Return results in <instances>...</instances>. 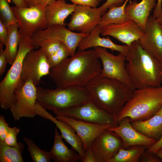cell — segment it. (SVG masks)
Masks as SVG:
<instances>
[{
	"instance_id": "f35d334b",
	"label": "cell",
	"mask_w": 162,
	"mask_h": 162,
	"mask_svg": "<svg viewBox=\"0 0 162 162\" xmlns=\"http://www.w3.org/2000/svg\"><path fill=\"white\" fill-rule=\"evenodd\" d=\"M8 63L5 53L2 48L0 49V75L2 76L5 71Z\"/></svg>"
},
{
	"instance_id": "9c48e42d",
	"label": "cell",
	"mask_w": 162,
	"mask_h": 162,
	"mask_svg": "<svg viewBox=\"0 0 162 162\" xmlns=\"http://www.w3.org/2000/svg\"><path fill=\"white\" fill-rule=\"evenodd\" d=\"M53 112L56 115L88 123L109 125L111 128L118 126L115 116L100 108L91 100L76 107Z\"/></svg>"
},
{
	"instance_id": "bcb514c9",
	"label": "cell",
	"mask_w": 162,
	"mask_h": 162,
	"mask_svg": "<svg viewBox=\"0 0 162 162\" xmlns=\"http://www.w3.org/2000/svg\"><path fill=\"white\" fill-rule=\"evenodd\" d=\"M154 154L162 159V147L158 149Z\"/></svg>"
},
{
	"instance_id": "8d00e7d4",
	"label": "cell",
	"mask_w": 162,
	"mask_h": 162,
	"mask_svg": "<svg viewBox=\"0 0 162 162\" xmlns=\"http://www.w3.org/2000/svg\"><path fill=\"white\" fill-rule=\"evenodd\" d=\"M73 4L76 5H82L97 8L102 0H70Z\"/></svg>"
},
{
	"instance_id": "603a6c76",
	"label": "cell",
	"mask_w": 162,
	"mask_h": 162,
	"mask_svg": "<svg viewBox=\"0 0 162 162\" xmlns=\"http://www.w3.org/2000/svg\"><path fill=\"white\" fill-rule=\"evenodd\" d=\"M57 127L55 128L54 140L52 148L49 152L51 158L55 162H76L80 157L73 149L68 148L64 144Z\"/></svg>"
},
{
	"instance_id": "74e56055",
	"label": "cell",
	"mask_w": 162,
	"mask_h": 162,
	"mask_svg": "<svg viewBox=\"0 0 162 162\" xmlns=\"http://www.w3.org/2000/svg\"><path fill=\"white\" fill-rule=\"evenodd\" d=\"M8 35V27L3 24L0 19V44L5 45Z\"/></svg>"
},
{
	"instance_id": "7a4b0ae2",
	"label": "cell",
	"mask_w": 162,
	"mask_h": 162,
	"mask_svg": "<svg viewBox=\"0 0 162 162\" xmlns=\"http://www.w3.org/2000/svg\"><path fill=\"white\" fill-rule=\"evenodd\" d=\"M125 56L126 68L135 90L161 86L162 63L146 52L138 40L129 46Z\"/></svg>"
},
{
	"instance_id": "52a82bcc",
	"label": "cell",
	"mask_w": 162,
	"mask_h": 162,
	"mask_svg": "<svg viewBox=\"0 0 162 162\" xmlns=\"http://www.w3.org/2000/svg\"><path fill=\"white\" fill-rule=\"evenodd\" d=\"M45 7L37 4L28 7H11L18 21V31L21 36L31 38L35 32L48 28L45 16Z\"/></svg>"
},
{
	"instance_id": "44dd1931",
	"label": "cell",
	"mask_w": 162,
	"mask_h": 162,
	"mask_svg": "<svg viewBox=\"0 0 162 162\" xmlns=\"http://www.w3.org/2000/svg\"><path fill=\"white\" fill-rule=\"evenodd\" d=\"M76 5L66 3L65 0H56L46 5L44 14L48 27L55 25L65 26V19L73 12Z\"/></svg>"
},
{
	"instance_id": "b9f144b4",
	"label": "cell",
	"mask_w": 162,
	"mask_h": 162,
	"mask_svg": "<svg viewBox=\"0 0 162 162\" xmlns=\"http://www.w3.org/2000/svg\"><path fill=\"white\" fill-rule=\"evenodd\" d=\"M162 0H158L156 5L152 16L155 18H157L159 16L162 11Z\"/></svg>"
},
{
	"instance_id": "d590c367",
	"label": "cell",
	"mask_w": 162,
	"mask_h": 162,
	"mask_svg": "<svg viewBox=\"0 0 162 162\" xmlns=\"http://www.w3.org/2000/svg\"><path fill=\"white\" fill-rule=\"evenodd\" d=\"M140 160L141 162H162L161 159L146 151L142 154Z\"/></svg>"
},
{
	"instance_id": "d6a6232c",
	"label": "cell",
	"mask_w": 162,
	"mask_h": 162,
	"mask_svg": "<svg viewBox=\"0 0 162 162\" xmlns=\"http://www.w3.org/2000/svg\"><path fill=\"white\" fill-rule=\"evenodd\" d=\"M20 131V129L16 126L10 127L4 140V142L10 146H16L18 143L17 141V136Z\"/></svg>"
},
{
	"instance_id": "2e32d148",
	"label": "cell",
	"mask_w": 162,
	"mask_h": 162,
	"mask_svg": "<svg viewBox=\"0 0 162 162\" xmlns=\"http://www.w3.org/2000/svg\"><path fill=\"white\" fill-rule=\"evenodd\" d=\"M55 118L71 126L81 139L85 152L91 147L95 139L105 130L110 128L109 125L95 124L77 120L62 115L57 114Z\"/></svg>"
},
{
	"instance_id": "484cf974",
	"label": "cell",
	"mask_w": 162,
	"mask_h": 162,
	"mask_svg": "<svg viewBox=\"0 0 162 162\" xmlns=\"http://www.w3.org/2000/svg\"><path fill=\"white\" fill-rule=\"evenodd\" d=\"M18 23L10 26L8 27V35L4 50L8 63L11 65L16 56L21 36L18 30Z\"/></svg>"
},
{
	"instance_id": "c3c4849f",
	"label": "cell",
	"mask_w": 162,
	"mask_h": 162,
	"mask_svg": "<svg viewBox=\"0 0 162 162\" xmlns=\"http://www.w3.org/2000/svg\"><path fill=\"white\" fill-rule=\"evenodd\" d=\"M155 114L159 115L162 117V106Z\"/></svg>"
},
{
	"instance_id": "cb8c5ba5",
	"label": "cell",
	"mask_w": 162,
	"mask_h": 162,
	"mask_svg": "<svg viewBox=\"0 0 162 162\" xmlns=\"http://www.w3.org/2000/svg\"><path fill=\"white\" fill-rule=\"evenodd\" d=\"M130 124L137 131L157 141L162 137V117L159 115L146 120L131 122Z\"/></svg>"
},
{
	"instance_id": "1f68e13d",
	"label": "cell",
	"mask_w": 162,
	"mask_h": 162,
	"mask_svg": "<svg viewBox=\"0 0 162 162\" xmlns=\"http://www.w3.org/2000/svg\"><path fill=\"white\" fill-rule=\"evenodd\" d=\"M68 56H70V54L68 49L63 44L58 52L47 59L51 68L58 64Z\"/></svg>"
},
{
	"instance_id": "d4e9b609",
	"label": "cell",
	"mask_w": 162,
	"mask_h": 162,
	"mask_svg": "<svg viewBox=\"0 0 162 162\" xmlns=\"http://www.w3.org/2000/svg\"><path fill=\"white\" fill-rule=\"evenodd\" d=\"M130 0H126L120 6L110 8L102 16L99 24V26L102 28L111 24L123 23L130 20L129 17L125 12V9L127 2Z\"/></svg>"
},
{
	"instance_id": "e0dca14e",
	"label": "cell",
	"mask_w": 162,
	"mask_h": 162,
	"mask_svg": "<svg viewBox=\"0 0 162 162\" xmlns=\"http://www.w3.org/2000/svg\"><path fill=\"white\" fill-rule=\"evenodd\" d=\"M36 114L41 118L52 122L60 130L62 138L69 144L74 150L78 153L80 161L83 162L85 156V152L83 149L82 141L74 129L70 125L53 117L37 101L36 105Z\"/></svg>"
},
{
	"instance_id": "5b68a950",
	"label": "cell",
	"mask_w": 162,
	"mask_h": 162,
	"mask_svg": "<svg viewBox=\"0 0 162 162\" xmlns=\"http://www.w3.org/2000/svg\"><path fill=\"white\" fill-rule=\"evenodd\" d=\"M37 101L50 111L72 108L89 101L85 88L67 87L53 89L36 86Z\"/></svg>"
},
{
	"instance_id": "681fc988",
	"label": "cell",
	"mask_w": 162,
	"mask_h": 162,
	"mask_svg": "<svg viewBox=\"0 0 162 162\" xmlns=\"http://www.w3.org/2000/svg\"></svg>"
},
{
	"instance_id": "8fae6325",
	"label": "cell",
	"mask_w": 162,
	"mask_h": 162,
	"mask_svg": "<svg viewBox=\"0 0 162 162\" xmlns=\"http://www.w3.org/2000/svg\"><path fill=\"white\" fill-rule=\"evenodd\" d=\"M89 34L75 33L66 28L65 26L55 25L35 32L31 38L34 49H38L39 44L44 40L54 39L60 41L67 46L70 56L71 57L76 52V49L80 41Z\"/></svg>"
},
{
	"instance_id": "ee69618b",
	"label": "cell",
	"mask_w": 162,
	"mask_h": 162,
	"mask_svg": "<svg viewBox=\"0 0 162 162\" xmlns=\"http://www.w3.org/2000/svg\"><path fill=\"white\" fill-rule=\"evenodd\" d=\"M15 6L19 7H27V5L25 0H11Z\"/></svg>"
},
{
	"instance_id": "f6af8a7d",
	"label": "cell",
	"mask_w": 162,
	"mask_h": 162,
	"mask_svg": "<svg viewBox=\"0 0 162 162\" xmlns=\"http://www.w3.org/2000/svg\"><path fill=\"white\" fill-rule=\"evenodd\" d=\"M36 0H25L27 5V7H31L34 5V3Z\"/></svg>"
},
{
	"instance_id": "7402d4cb",
	"label": "cell",
	"mask_w": 162,
	"mask_h": 162,
	"mask_svg": "<svg viewBox=\"0 0 162 162\" xmlns=\"http://www.w3.org/2000/svg\"><path fill=\"white\" fill-rule=\"evenodd\" d=\"M156 0H142L139 3L134 0L130 2L125 8V13L143 32L150 12L156 6Z\"/></svg>"
},
{
	"instance_id": "ba28073f",
	"label": "cell",
	"mask_w": 162,
	"mask_h": 162,
	"mask_svg": "<svg viewBox=\"0 0 162 162\" xmlns=\"http://www.w3.org/2000/svg\"><path fill=\"white\" fill-rule=\"evenodd\" d=\"M36 86L28 80L14 91L9 109L15 120L22 117L32 118L36 115Z\"/></svg>"
},
{
	"instance_id": "ffe728a7",
	"label": "cell",
	"mask_w": 162,
	"mask_h": 162,
	"mask_svg": "<svg viewBox=\"0 0 162 162\" xmlns=\"http://www.w3.org/2000/svg\"><path fill=\"white\" fill-rule=\"evenodd\" d=\"M101 28L98 25L87 36L82 39L78 46L79 50H84L92 47H99L117 51L126 56L129 46L126 44L121 45L116 44L109 37L101 38L100 36Z\"/></svg>"
},
{
	"instance_id": "4dcf8cb0",
	"label": "cell",
	"mask_w": 162,
	"mask_h": 162,
	"mask_svg": "<svg viewBox=\"0 0 162 162\" xmlns=\"http://www.w3.org/2000/svg\"><path fill=\"white\" fill-rule=\"evenodd\" d=\"M63 44L56 40H45L39 44L38 48L41 49L48 59L57 52Z\"/></svg>"
},
{
	"instance_id": "83f0119b",
	"label": "cell",
	"mask_w": 162,
	"mask_h": 162,
	"mask_svg": "<svg viewBox=\"0 0 162 162\" xmlns=\"http://www.w3.org/2000/svg\"><path fill=\"white\" fill-rule=\"evenodd\" d=\"M24 147L21 142L11 147L0 142V162H24L22 154Z\"/></svg>"
},
{
	"instance_id": "f1b7e54d",
	"label": "cell",
	"mask_w": 162,
	"mask_h": 162,
	"mask_svg": "<svg viewBox=\"0 0 162 162\" xmlns=\"http://www.w3.org/2000/svg\"><path fill=\"white\" fill-rule=\"evenodd\" d=\"M23 139L33 162H50L51 158L49 152L40 148L31 139L25 137Z\"/></svg>"
},
{
	"instance_id": "7dc6e473",
	"label": "cell",
	"mask_w": 162,
	"mask_h": 162,
	"mask_svg": "<svg viewBox=\"0 0 162 162\" xmlns=\"http://www.w3.org/2000/svg\"><path fill=\"white\" fill-rule=\"evenodd\" d=\"M156 19L159 23L162 26V10L159 16Z\"/></svg>"
},
{
	"instance_id": "277c9868",
	"label": "cell",
	"mask_w": 162,
	"mask_h": 162,
	"mask_svg": "<svg viewBox=\"0 0 162 162\" xmlns=\"http://www.w3.org/2000/svg\"><path fill=\"white\" fill-rule=\"evenodd\" d=\"M162 106V86L135 89L131 98L116 116L118 122L128 117L130 122L151 117Z\"/></svg>"
},
{
	"instance_id": "ab89813d",
	"label": "cell",
	"mask_w": 162,
	"mask_h": 162,
	"mask_svg": "<svg viewBox=\"0 0 162 162\" xmlns=\"http://www.w3.org/2000/svg\"><path fill=\"white\" fill-rule=\"evenodd\" d=\"M162 147V137L154 143L148 147L146 151L148 153L154 154L159 149Z\"/></svg>"
},
{
	"instance_id": "ac0fdd59",
	"label": "cell",
	"mask_w": 162,
	"mask_h": 162,
	"mask_svg": "<svg viewBox=\"0 0 162 162\" xmlns=\"http://www.w3.org/2000/svg\"><path fill=\"white\" fill-rule=\"evenodd\" d=\"M144 33L139 26L130 20L121 24H111L102 27V36H111L129 46L133 42L138 40Z\"/></svg>"
},
{
	"instance_id": "4fadbf2b",
	"label": "cell",
	"mask_w": 162,
	"mask_h": 162,
	"mask_svg": "<svg viewBox=\"0 0 162 162\" xmlns=\"http://www.w3.org/2000/svg\"><path fill=\"white\" fill-rule=\"evenodd\" d=\"M68 28L89 34L99 24L102 14L98 8L76 5L71 14Z\"/></svg>"
},
{
	"instance_id": "7c38bea8",
	"label": "cell",
	"mask_w": 162,
	"mask_h": 162,
	"mask_svg": "<svg viewBox=\"0 0 162 162\" xmlns=\"http://www.w3.org/2000/svg\"><path fill=\"white\" fill-rule=\"evenodd\" d=\"M50 69L47 58L40 48L31 50L27 53L23 61L21 84L31 80L35 86H38L41 78L48 75Z\"/></svg>"
},
{
	"instance_id": "5bb4252c",
	"label": "cell",
	"mask_w": 162,
	"mask_h": 162,
	"mask_svg": "<svg viewBox=\"0 0 162 162\" xmlns=\"http://www.w3.org/2000/svg\"><path fill=\"white\" fill-rule=\"evenodd\" d=\"M122 147L120 137L115 132L107 130L95 139L91 146L98 162H109Z\"/></svg>"
},
{
	"instance_id": "8992f818",
	"label": "cell",
	"mask_w": 162,
	"mask_h": 162,
	"mask_svg": "<svg viewBox=\"0 0 162 162\" xmlns=\"http://www.w3.org/2000/svg\"><path fill=\"white\" fill-rule=\"evenodd\" d=\"M34 49L31 38L21 36L16 57L5 76L0 83V105L1 108H9L14 91L22 84L21 76L24 58L27 53Z\"/></svg>"
},
{
	"instance_id": "4316f807",
	"label": "cell",
	"mask_w": 162,
	"mask_h": 162,
	"mask_svg": "<svg viewBox=\"0 0 162 162\" xmlns=\"http://www.w3.org/2000/svg\"><path fill=\"white\" fill-rule=\"evenodd\" d=\"M148 147L143 145H134L127 148H121L118 153L109 162H138Z\"/></svg>"
},
{
	"instance_id": "e575fe53",
	"label": "cell",
	"mask_w": 162,
	"mask_h": 162,
	"mask_svg": "<svg viewBox=\"0 0 162 162\" xmlns=\"http://www.w3.org/2000/svg\"><path fill=\"white\" fill-rule=\"evenodd\" d=\"M5 121L4 116H0V142H4L10 128Z\"/></svg>"
},
{
	"instance_id": "7bdbcfd3",
	"label": "cell",
	"mask_w": 162,
	"mask_h": 162,
	"mask_svg": "<svg viewBox=\"0 0 162 162\" xmlns=\"http://www.w3.org/2000/svg\"><path fill=\"white\" fill-rule=\"evenodd\" d=\"M56 0H36L34 3V5L37 4H40L44 6L49 5Z\"/></svg>"
},
{
	"instance_id": "60d3db41",
	"label": "cell",
	"mask_w": 162,
	"mask_h": 162,
	"mask_svg": "<svg viewBox=\"0 0 162 162\" xmlns=\"http://www.w3.org/2000/svg\"><path fill=\"white\" fill-rule=\"evenodd\" d=\"M83 162H98L91 147L85 151V156Z\"/></svg>"
},
{
	"instance_id": "836d02e7",
	"label": "cell",
	"mask_w": 162,
	"mask_h": 162,
	"mask_svg": "<svg viewBox=\"0 0 162 162\" xmlns=\"http://www.w3.org/2000/svg\"><path fill=\"white\" fill-rule=\"evenodd\" d=\"M126 0H106L100 7H98L103 15L110 7L118 6L122 5Z\"/></svg>"
},
{
	"instance_id": "f546056e",
	"label": "cell",
	"mask_w": 162,
	"mask_h": 162,
	"mask_svg": "<svg viewBox=\"0 0 162 162\" xmlns=\"http://www.w3.org/2000/svg\"><path fill=\"white\" fill-rule=\"evenodd\" d=\"M0 19L6 27L18 23V20L7 0H0Z\"/></svg>"
},
{
	"instance_id": "3957f363",
	"label": "cell",
	"mask_w": 162,
	"mask_h": 162,
	"mask_svg": "<svg viewBox=\"0 0 162 162\" xmlns=\"http://www.w3.org/2000/svg\"><path fill=\"white\" fill-rule=\"evenodd\" d=\"M90 100L116 117L132 97L133 91L120 81L100 74L85 87Z\"/></svg>"
},
{
	"instance_id": "6da1fadb",
	"label": "cell",
	"mask_w": 162,
	"mask_h": 162,
	"mask_svg": "<svg viewBox=\"0 0 162 162\" xmlns=\"http://www.w3.org/2000/svg\"><path fill=\"white\" fill-rule=\"evenodd\" d=\"M96 50H79L74 56L65 58L51 68L49 77L57 88H85L101 73V65Z\"/></svg>"
},
{
	"instance_id": "30bf717a",
	"label": "cell",
	"mask_w": 162,
	"mask_h": 162,
	"mask_svg": "<svg viewBox=\"0 0 162 162\" xmlns=\"http://www.w3.org/2000/svg\"><path fill=\"white\" fill-rule=\"evenodd\" d=\"M93 48L96 50L102 64L100 75L116 80L134 91L135 89L126 68L125 56L121 53L113 55L106 48L98 47Z\"/></svg>"
},
{
	"instance_id": "9a60e30c",
	"label": "cell",
	"mask_w": 162,
	"mask_h": 162,
	"mask_svg": "<svg viewBox=\"0 0 162 162\" xmlns=\"http://www.w3.org/2000/svg\"><path fill=\"white\" fill-rule=\"evenodd\" d=\"M138 41L146 52L162 63V26L156 18L149 16Z\"/></svg>"
},
{
	"instance_id": "d6986e66",
	"label": "cell",
	"mask_w": 162,
	"mask_h": 162,
	"mask_svg": "<svg viewBox=\"0 0 162 162\" xmlns=\"http://www.w3.org/2000/svg\"><path fill=\"white\" fill-rule=\"evenodd\" d=\"M118 126L110 128L107 130L116 133L121 139L122 148L126 149L134 145H143L149 147L157 141L141 134L131 125L129 118L124 117L118 122Z\"/></svg>"
}]
</instances>
